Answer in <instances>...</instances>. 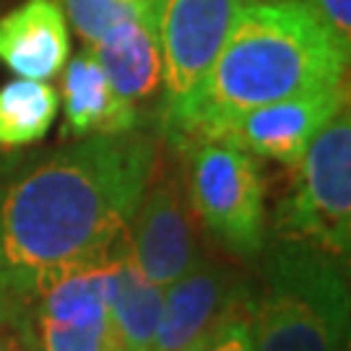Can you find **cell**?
Masks as SVG:
<instances>
[{
	"instance_id": "obj_1",
	"label": "cell",
	"mask_w": 351,
	"mask_h": 351,
	"mask_svg": "<svg viewBox=\"0 0 351 351\" xmlns=\"http://www.w3.org/2000/svg\"><path fill=\"white\" fill-rule=\"evenodd\" d=\"M156 159L159 141L128 130L81 138L13 175L0 188V291L26 300L52 271L110 255Z\"/></svg>"
},
{
	"instance_id": "obj_2",
	"label": "cell",
	"mask_w": 351,
	"mask_h": 351,
	"mask_svg": "<svg viewBox=\"0 0 351 351\" xmlns=\"http://www.w3.org/2000/svg\"><path fill=\"white\" fill-rule=\"evenodd\" d=\"M349 55L302 0H247L198 88L159 117L164 138H219L258 107L341 86Z\"/></svg>"
},
{
	"instance_id": "obj_3",
	"label": "cell",
	"mask_w": 351,
	"mask_h": 351,
	"mask_svg": "<svg viewBox=\"0 0 351 351\" xmlns=\"http://www.w3.org/2000/svg\"><path fill=\"white\" fill-rule=\"evenodd\" d=\"M252 351H349V287L341 261L278 237L250 310Z\"/></svg>"
},
{
	"instance_id": "obj_4",
	"label": "cell",
	"mask_w": 351,
	"mask_h": 351,
	"mask_svg": "<svg viewBox=\"0 0 351 351\" xmlns=\"http://www.w3.org/2000/svg\"><path fill=\"white\" fill-rule=\"evenodd\" d=\"M294 167V188L276 208V234L339 261L346 258L351 245L349 104L315 136Z\"/></svg>"
},
{
	"instance_id": "obj_5",
	"label": "cell",
	"mask_w": 351,
	"mask_h": 351,
	"mask_svg": "<svg viewBox=\"0 0 351 351\" xmlns=\"http://www.w3.org/2000/svg\"><path fill=\"white\" fill-rule=\"evenodd\" d=\"M188 201L213 239L239 258L263 250V180L252 154L226 138L185 143Z\"/></svg>"
},
{
	"instance_id": "obj_6",
	"label": "cell",
	"mask_w": 351,
	"mask_h": 351,
	"mask_svg": "<svg viewBox=\"0 0 351 351\" xmlns=\"http://www.w3.org/2000/svg\"><path fill=\"white\" fill-rule=\"evenodd\" d=\"M247 0H151L162 50V112L169 114L198 88Z\"/></svg>"
},
{
	"instance_id": "obj_7",
	"label": "cell",
	"mask_w": 351,
	"mask_h": 351,
	"mask_svg": "<svg viewBox=\"0 0 351 351\" xmlns=\"http://www.w3.org/2000/svg\"><path fill=\"white\" fill-rule=\"evenodd\" d=\"M128 255L141 276L162 289L201 261L182 182L162 172L159 159L128 224Z\"/></svg>"
},
{
	"instance_id": "obj_8",
	"label": "cell",
	"mask_w": 351,
	"mask_h": 351,
	"mask_svg": "<svg viewBox=\"0 0 351 351\" xmlns=\"http://www.w3.org/2000/svg\"><path fill=\"white\" fill-rule=\"evenodd\" d=\"M346 84L330 88H317L310 94L289 97L258 107L242 114L224 136L247 154L274 159L281 164H294L304 156L307 146L323 128L346 107Z\"/></svg>"
},
{
	"instance_id": "obj_9",
	"label": "cell",
	"mask_w": 351,
	"mask_h": 351,
	"mask_svg": "<svg viewBox=\"0 0 351 351\" xmlns=\"http://www.w3.org/2000/svg\"><path fill=\"white\" fill-rule=\"evenodd\" d=\"M242 304V291L219 263L198 261L182 278L169 284L162 300V317L149 351H182L188 343Z\"/></svg>"
},
{
	"instance_id": "obj_10",
	"label": "cell",
	"mask_w": 351,
	"mask_h": 351,
	"mask_svg": "<svg viewBox=\"0 0 351 351\" xmlns=\"http://www.w3.org/2000/svg\"><path fill=\"white\" fill-rule=\"evenodd\" d=\"M68 55L71 32L58 0H26L0 16V63L19 78H55Z\"/></svg>"
},
{
	"instance_id": "obj_11",
	"label": "cell",
	"mask_w": 351,
	"mask_h": 351,
	"mask_svg": "<svg viewBox=\"0 0 351 351\" xmlns=\"http://www.w3.org/2000/svg\"><path fill=\"white\" fill-rule=\"evenodd\" d=\"M65 130L73 136H114L141 128V112L112 88L91 50L78 52L63 73Z\"/></svg>"
},
{
	"instance_id": "obj_12",
	"label": "cell",
	"mask_w": 351,
	"mask_h": 351,
	"mask_svg": "<svg viewBox=\"0 0 351 351\" xmlns=\"http://www.w3.org/2000/svg\"><path fill=\"white\" fill-rule=\"evenodd\" d=\"M112 88L138 107L162 88V50L151 19H130L88 45Z\"/></svg>"
},
{
	"instance_id": "obj_13",
	"label": "cell",
	"mask_w": 351,
	"mask_h": 351,
	"mask_svg": "<svg viewBox=\"0 0 351 351\" xmlns=\"http://www.w3.org/2000/svg\"><path fill=\"white\" fill-rule=\"evenodd\" d=\"M162 287L138 274L128 255V242L117 258V284L107 307V336L112 351H149L162 317Z\"/></svg>"
},
{
	"instance_id": "obj_14",
	"label": "cell",
	"mask_w": 351,
	"mask_h": 351,
	"mask_svg": "<svg viewBox=\"0 0 351 351\" xmlns=\"http://www.w3.org/2000/svg\"><path fill=\"white\" fill-rule=\"evenodd\" d=\"M60 110L58 91L45 81L19 78L0 88V149L37 143L50 133Z\"/></svg>"
},
{
	"instance_id": "obj_15",
	"label": "cell",
	"mask_w": 351,
	"mask_h": 351,
	"mask_svg": "<svg viewBox=\"0 0 351 351\" xmlns=\"http://www.w3.org/2000/svg\"><path fill=\"white\" fill-rule=\"evenodd\" d=\"M75 34L94 45L110 29L130 19H151V0H58Z\"/></svg>"
},
{
	"instance_id": "obj_16",
	"label": "cell",
	"mask_w": 351,
	"mask_h": 351,
	"mask_svg": "<svg viewBox=\"0 0 351 351\" xmlns=\"http://www.w3.org/2000/svg\"><path fill=\"white\" fill-rule=\"evenodd\" d=\"M37 351H112L107 323L101 326H65L55 320L37 317L34 330Z\"/></svg>"
},
{
	"instance_id": "obj_17",
	"label": "cell",
	"mask_w": 351,
	"mask_h": 351,
	"mask_svg": "<svg viewBox=\"0 0 351 351\" xmlns=\"http://www.w3.org/2000/svg\"><path fill=\"white\" fill-rule=\"evenodd\" d=\"M182 351H252L247 304L242 302L239 307L221 315L206 333H201Z\"/></svg>"
},
{
	"instance_id": "obj_18",
	"label": "cell",
	"mask_w": 351,
	"mask_h": 351,
	"mask_svg": "<svg viewBox=\"0 0 351 351\" xmlns=\"http://www.w3.org/2000/svg\"><path fill=\"white\" fill-rule=\"evenodd\" d=\"M310 13L330 32L346 52H351V0H302Z\"/></svg>"
},
{
	"instance_id": "obj_19",
	"label": "cell",
	"mask_w": 351,
	"mask_h": 351,
	"mask_svg": "<svg viewBox=\"0 0 351 351\" xmlns=\"http://www.w3.org/2000/svg\"><path fill=\"white\" fill-rule=\"evenodd\" d=\"M13 313H11V297L0 291V351H24L16 343V333L11 330Z\"/></svg>"
}]
</instances>
